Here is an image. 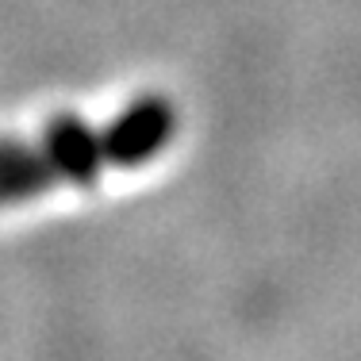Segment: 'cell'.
<instances>
[{"instance_id": "6da1fadb", "label": "cell", "mask_w": 361, "mask_h": 361, "mask_svg": "<svg viewBox=\"0 0 361 361\" xmlns=\"http://www.w3.org/2000/svg\"><path fill=\"white\" fill-rule=\"evenodd\" d=\"M173 123L169 100H142L108 131L66 119L39 146H0V204H20L23 196L62 180H92L104 166H142L169 142Z\"/></svg>"}]
</instances>
